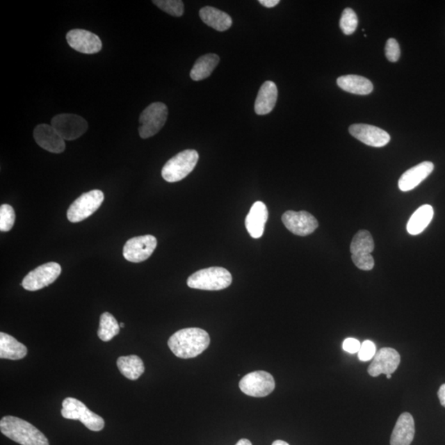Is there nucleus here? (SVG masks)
I'll use <instances>...</instances> for the list:
<instances>
[{
	"mask_svg": "<svg viewBox=\"0 0 445 445\" xmlns=\"http://www.w3.org/2000/svg\"><path fill=\"white\" fill-rule=\"evenodd\" d=\"M211 338L202 328L181 329L169 338L168 345L177 357L191 359L197 357L210 346Z\"/></svg>",
	"mask_w": 445,
	"mask_h": 445,
	"instance_id": "f257e3e1",
	"label": "nucleus"
},
{
	"mask_svg": "<svg viewBox=\"0 0 445 445\" xmlns=\"http://www.w3.org/2000/svg\"><path fill=\"white\" fill-rule=\"evenodd\" d=\"M0 430L6 437L22 445H50L48 439L37 427L19 417H3Z\"/></svg>",
	"mask_w": 445,
	"mask_h": 445,
	"instance_id": "f03ea898",
	"label": "nucleus"
},
{
	"mask_svg": "<svg viewBox=\"0 0 445 445\" xmlns=\"http://www.w3.org/2000/svg\"><path fill=\"white\" fill-rule=\"evenodd\" d=\"M232 275L222 267H210L191 275L188 279V286L191 289L202 291H221L232 283Z\"/></svg>",
	"mask_w": 445,
	"mask_h": 445,
	"instance_id": "7ed1b4c3",
	"label": "nucleus"
},
{
	"mask_svg": "<svg viewBox=\"0 0 445 445\" xmlns=\"http://www.w3.org/2000/svg\"><path fill=\"white\" fill-rule=\"evenodd\" d=\"M199 160L197 151L186 149L169 159L162 169V177L168 182L184 179L197 166Z\"/></svg>",
	"mask_w": 445,
	"mask_h": 445,
	"instance_id": "20e7f679",
	"label": "nucleus"
},
{
	"mask_svg": "<svg viewBox=\"0 0 445 445\" xmlns=\"http://www.w3.org/2000/svg\"><path fill=\"white\" fill-rule=\"evenodd\" d=\"M62 407L61 415L65 419L79 421L92 431H100L104 428V420L76 398H66L62 403Z\"/></svg>",
	"mask_w": 445,
	"mask_h": 445,
	"instance_id": "39448f33",
	"label": "nucleus"
},
{
	"mask_svg": "<svg viewBox=\"0 0 445 445\" xmlns=\"http://www.w3.org/2000/svg\"><path fill=\"white\" fill-rule=\"evenodd\" d=\"M375 250V242L367 230H359L350 243L351 259L359 270H371L375 266V259L371 255Z\"/></svg>",
	"mask_w": 445,
	"mask_h": 445,
	"instance_id": "423d86ee",
	"label": "nucleus"
},
{
	"mask_svg": "<svg viewBox=\"0 0 445 445\" xmlns=\"http://www.w3.org/2000/svg\"><path fill=\"white\" fill-rule=\"evenodd\" d=\"M168 115V106L163 102H154L142 111L139 133L142 139H148L161 130Z\"/></svg>",
	"mask_w": 445,
	"mask_h": 445,
	"instance_id": "0eeeda50",
	"label": "nucleus"
},
{
	"mask_svg": "<svg viewBox=\"0 0 445 445\" xmlns=\"http://www.w3.org/2000/svg\"><path fill=\"white\" fill-rule=\"evenodd\" d=\"M104 194L100 190H92L83 193L74 202L67 211V218L71 222H79L91 216L102 206Z\"/></svg>",
	"mask_w": 445,
	"mask_h": 445,
	"instance_id": "6e6552de",
	"label": "nucleus"
},
{
	"mask_svg": "<svg viewBox=\"0 0 445 445\" xmlns=\"http://www.w3.org/2000/svg\"><path fill=\"white\" fill-rule=\"evenodd\" d=\"M243 393L255 398H264L274 391L275 382L273 375L266 371L248 373L239 382Z\"/></svg>",
	"mask_w": 445,
	"mask_h": 445,
	"instance_id": "1a4fd4ad",
	"label": "nucleus"
},
{
	"mask_svg": "<svg viewBox=\"0 0 445 445\" xmlns=\"http://www.w3.org/2000/svg\"><path fill=\"white\" fill-rule=\"evenodd\" d=\"M60 273V264L56 262H48L30 271L21 284L26 291H37L54 283Z\"/></svg>",
	"mask_w": 445,
	"mask_h": 445,
	"instance_id": "9d476101",
	"label": "nucleus"
},
{
	"mask_svg": "<svg viewBox=\"0 0 445 445\" xmlns=\"http://www.w3.org/2000/svg\"><path fill=\"white\" fill-rule=\"evenodd\" d=\"M157 247V239L153 235H143L129 239L123 248L124 259L134 264L148 259Z\"/></svg>",
	"mask_w": 445,
	"mask_h": 445,
	"instance_id": "9b49d317",
	"label": "nucleus"
},
{
	"mask_svg": "<svg viewBox=\"0 0 445 445\" xmlns=\"http://www.w3.org/2000/svg\"><path fill=\"white\" fill-rule=\"evenodd\" d=\"M51 126L65 140H74L82 136L88 128L83 118L74 114H60L51 120Z\"/></svg>",
	"mask_w": 445,
	"mask_h": 445,
	"instance_id": "f8f14e48",
	"label": "nucleus"
},
{
	"mask_svg": "<svg viewBox=\"0 0 445 445\" xmlns=\"http://www.w3.org/2000/svg\"><path fill=\"white\" fill-rule=\"evenodd\" d=\"M282 221L289 231L298 236L313 234L318 227L316 218L307 211H286L282 216Z\"/></svg>",
	"mask_w": 445,
	"mask_h": 445,
	"instance_id": "ddd939ff",
	"label": "nucleus"
},
{
	"mask_svg": "<svg viewBox=\"0 0 445 445\" xmlns=\"http://www.w3.org/2000/svg\"><path fill=\"white\" fill-rule=\"evenodd\" d=\"M400 362V357L397 350L385 347L377 351L368 369L369 375L372 377L380 376L382 373L391 375L397 371Z\"/></svg>",
	"mask_w": 445,
	"mask_h": 445,
	"instance_id": "4468645a",
	"label": "nucleus"
},
{
	"mask_svg": "<svg viewBox=\"0 0 445 445\" xmlns=\"http://www.w3.org/2000/svg\"><path fill=\"white\" fill-rule=\"evenodd\" d=\"M66 39L70 47L83 54H95L102 50L101 39L86 30H71L67 33Z\"/></svg>",
	"mask_w": 445,
	"mask_h": 445,
	"instance_id": "2eb2a0df",
	"label": "nucleus"
},
{
	"mask_svg": "<svg viewBox=\"0 0 445 445\" xmlns=\"http://www.w3.org/2000/svg\"><path fill=\"white\" fill-rule=\"evenodd\" d=\"M350 135L369 146L380 148L390 141L389 133L382 129L366 124H355L349 128Z\"/></svg>",
	"mask_w": 445,
	"mask_h": 445,
	"instance_id": "dca6fc26",
	"label": "nucleus"
},
{
	"mask_svg": "<svg viewBox=\"0 0 445 445\" xmlns=\"http://www.w3.org/2000/svg\"><path fill=\"white\" fill-rule=\"evenodd\" d=\"M33 136L37 144L49 152L60 154L65 149V140L51 124H38L35 128Z\"/></svg>",
	"mask_w": 445,
	"mask_h": 445,
	"instance_id": "f3484780",
	"label": "nucleus"
},
{
	"mask_svg": "<svg viewBox=\"0 0 445 445\" xmlns=\"http://www.w3.org/2000/svg\"><path fill=\"white\" fill-rule=\"evenodd\" d=\"M433 163L426 161L417 164L416 166L405 172L398 181L399 189L409 191L415 189L426 178L428 177L434 170Z\"/></svg>",
	"mask_w": 445,
	"mask_h": 445,
	"instance_id": "a211bd4d",
	"label": "nucleus"
},
{
	"mask_svg": "<svg viewBox=\"0 0 445 445\" xmlns=\"http://www.w3.org/2000/svg\"><path fill=\"white\" fill-rule=\"evenodd\" d=\"M267 220L268 210L266 204L261 202L253 204L245 220V225L252 238H259L264 235Z\"/></svg>",
	"mask_w": 445,
	"mask_h": 445,
	"instance_id": "6ab92c4d",
	"label": "nucleus"
},
{
	"mask_svg": "<svg viewBox=\"0 0 445 445\" xmlns=\"http://www.w3.org/2000/svg\"><path fill=\"white\" fill-rule=\"evenodd\" d=\"M415 436V421L410 413L404 412L396 423L391 433V445H410Z\"/></svg>",
	"mask_w": 445,
	"mask_h": 445,
	"instance_id": "aec40b11",
	"label": "nucleus"
},
{
	"mask_svg": "<svg viewBox=\"0 0 445 445\" xmlns=\"http://www.w3.org/2000/svg\"><path fill=\"white\" fill-rule=\"evenodd\" d=\"M278 97L277 87L273 81L262 84L255 102V113L259 115L269 114L277 104Z\"/></svg>",
	"mask_w": 445,
	"mask_h": 445,
	"instance_id": "412c9836",
	"label": "nucleus"
},
{
	"mask_svg": "<svg viewBox=\"0 0 445 445\" xmlns=\"http://www.w3.org/2000/svg\"><path fill=\"white\" fill-rule=\"evenodd\" d=\"M200 17L204 24L219 32L229 30L233 24L228 13L210 6L202 8L200 10Z\"/></svg>",
	"mask_w": 445,
	"mask_h": 445,
	"instance_id": "4be33fe9",
	"label": "nucleus"
},
{
	"mask_svg": "<svg viewBox=\"0 0 445 445\" xmlns=\"http://www.w3.org/2000/svg\"><path fill=\"white\" fill-rule=\"evenodd\" d=\"M337 86L342 90L357 95H368L373 91V83L359 75H344L337 79Z\"/></svg>",
	"mask_w": 445,
	"mask_h": 445,
	"instance_id": "5701e85b",
	"label": "nucleus"
},
{
	"mask_svg": "<svg viewBox=\"0 0 445 445\" xmlns=\"http://www.w3.org/2000/svg\"><path fill=\"white\" fill-rule=\"evenodd\" d=\"M28 348L7 333H0V358L12 360L24 359Z\"/></svg>",
	"mask_w": 445,
	"mask_h": 445,
	"instance_id": "b1692460",
	"label": "nucleus"
},
{
	"mask_svg": "<svg viewBox=\"0 0 445 445\" xmlns=\"http://www.w3.org/2000/svg\"><path fill=\"white\" fill-rule=\"evenodd\" d=\"M434 216V209L430 204L418 208L413 213L407 225V230L411 235H418L430 224Z\"/></svg>",
	"mask_w": 445,
	"mask_h": 445,
	"instance_id": "393cba45",
	"label": "nucleus"
},
{
	"mask_svg": "<svg viewBox=\"0 0 445 445\" xmlns=\"http://www.w3.org/2000/svg\"><path fill=\"white\" fill-rule=\"evenodd\" d=\"M220 63V57L216 54H207L200 56L195 61L193 68L191 69L190 76L194 81L206 79L210 77L218 64Z\"/></svg>",
	"mask_w": 445,
	"mask_h": 445,
	"instance_id": "a878e982",
	"label": "nucleus"
},
{
	"mask_svg": "<svg viewBox=\"0 0 445 445\" xmlns=\"http://www.w3.org/2000/svg\"><path fill=\"white\" fill-rule=\"evenodd\" d=\"M117 364L122 375L130 380H137L145 372L144 363L137 355L122 356L118 358Z\"/></svg>",
	"mask_w": 445,
	"mask_h": 445,
	"instance_id": "bb28decb",
	"label": "nucleus"
},
{
	"mask_svg": "<svg viewBox=\"0 0 445 445\" xmlns=\"http://www.w3.org/2000/svg\"><path fill=\"white\" fill-rule=\"evenodd\" d=\"M120 332V325L117 319L110 313L102 314L100 318V324L97 335L102 341H109L113 338L118 335Z\"/></svg>",
	"mask_w": 445,
	"mask_h": 445,
	"instance_id": "cd10ccee",
	"label": "nucleus"
},
{
	"mask_svg": "<svg viewBox=\"0 0 445 445\" xmlns=\"http://www.w3.org/2000/svg\"><path fill=\"white\" fill-rule=\"evenodd\" d=\"M153 3L160 10L173 17L184 15V4L181 0H154Z\"/></svg>",
	"mask_w": 445,
	"mask_h": 445,
	"instance_id": "c85d7f7f",
	"label": "nucleus"
},
{
	"mask_svg": "<svg viewBox=\"0 0 445 445\" xmlns=\"http://www.w3.org/2000/svg\"><path fill=\"white\" fill-rule=\"evenodd\" d=\"M358 26V17L356 13L351 8H346L342 13L340 26L342 32L346 35H351L355 33Z\"/></svg>",
	"mask_w": 445,
	"mask_h": 445,
	"instance_id": "c756f323",
	"label": "nucleus"
},
{
	"mask_svg": "<svg viewBox=\"0 0 445 445\" xmlns=\"http://www.w3.org/2000/svg\"><path fill=\"white\" fill-rule=\"evenodd\" d=\"M15 212L10 204H3L0 207V230L8 232L15 225Z\"/></svg>",
	"mask_w": 445,
	"mask_h": 445,
	"instance_id": "7c9ffc66",
	"label": "nucleus"
},
{
	"mask_svg": "<svg viewBox=\"0 0 445 445\" xmlns=\"http://www.w3.org/2000/svg\"><path fill=\"white\" fill-rule=\"evenodd\" d=\"M377 353L376 346L371 341H364L358 353V357L362 362H366L371 360Z\"/></svg>",
	"mask_w": 445,
	"mask_h": 445,
	"instance_id": "2f4dec72",
	"label": "nucleus"
},
{
	"mask_svg": "<svg viewBox=\"0 0 445 445\" xmlns=\"http://www.w3.org/2000/svg\"><path fill=\"white\" fill-rule=\"evenodd\" d=\"M385 55L390 62H397L400 56L399 44L397 40L390 38L386 43Z\"/></svg>",
	"mask_w": 445,
	"mask_h": 445,
	"instance_id": "473e14b6",
	"label": "nucleus"
},
{
	"mask_svg": "<svg viewBox=\"0 0 445 445\" xmlns=\"http://www.w3.org/2000/svg\"><path fill=\"white\" fill-rule=\"evenodd\" d=\"M360 347H362V343H360L357 339H355V338H347V339L344 341L343 344H342V348H343L346 353L350 354L358 353Z\"/></svg>",
	"mask_w": 445,
	"mask_h": 445,
	"instance_id": "72a5a7b5",
	"label": "nucleus"
},
{
	"mask_svg": "<svg viewBox=\"0 0 445 445\" xmlns=\"http://www.w3.org/2000/svg\"><path fill=\"white\" fill-rule=\"evenodd\" d=\"M259 3L266 8H273L280 3V0H259Z\"/></svg>",
	"mask_w": 445,
	"mask_h": 445,
	"instance_id": "f704fd0d",
	"label": "nucleus"
},
{
	"mask_svg": "<svg viewBox=\"0 0 445 445\" xmlns=\"http://www.w3.org/2000/svg\"><path fill=\"white\" fill-rule=\"evenodd\" d=\"M438 397L440 403H442V406L445 407V384L440 386L438 391Z\"/></svg>",
	"mask_w": 445,
	"mask_h": 445,
	"instance_id": "c9c22d12",
	"label": "nucleus"
},
{
	"mask_svg": "<svg viewBox=\"0 0 445 445\" xmlns=\"http://www.w3.org/2000/svg\"><path fill=\"white\" fill-rule=\"evenodd\" d=\"M236 445H252L250 440L247 439H240L239 442Z\"/></svg>",
	"mask_w": 445,
	"mask_h": 445,
	"instance_id": "e433bc0d",
	"label": "nucleus"
},
{
	"mask_svg": "<svg viewBox=\"0 0 445 445\" xmlns=\"http://www.w3.org/2000/svg\"><path fill=\"white\" fill-rule=\"evenodd\" d=\"M273 445H289V444L286 442H283V440H275V442H273Z\"/></svg>",
	"mask_w": 445,
	"mask_h": 445,
	"instance_id": "4c0bfd02",
	"label": "nucleus"
},
{
	"mask_svg": "<svg viewBox=\"0 0 445 445\" xmlns=\"http://www.w3.org/2000/svg\"><path fill=\"white\" fill-rule=\"evenodd\" d=\"M386 377L387 378H388V380H390V378H391V375H387Z\"/></svg>",
	"mask_w": 445,
	"mask_h": 445,
	"instance_id": "58836bf2",
	"label": "nucleus"
},
{
	"mask_svg": "<svg viewBox=\"0 0 445 445\" xmlns=\"http://www.w3.org/2000/svg\"><path fill=\"white\" fill-rule=\"evenodd\" d=\"M124 327V323H121L120 324V327Z\"/></svg>",
	"mask_w": 445,
	"mask_h": 445,
	"instance_id": "ea45409f",
	"label": "nucleus"
}]
</instances>
